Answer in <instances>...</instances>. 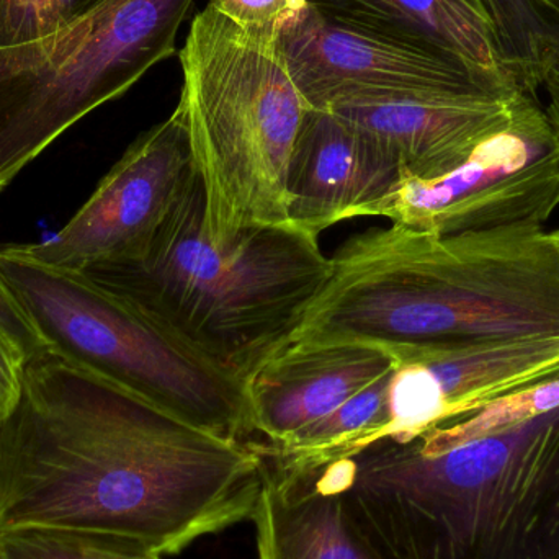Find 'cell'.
Here are the masks:
<instances>
[{
	"mask_svg": "<svg viewBox=\"0 0 559 559\" xmlns=\"http://www.w3.org/2000/svg\"><path fill=\"white\" fill-rule=\"evenodd\" d=\"M347 15L424 39L473 71L521 88L506 68L483 0H314Z\"/></svg>",
	"mask_w": 559,
	"mask_h": 559,
	"instance_id": "2e32d148",
	"label": "cell"
},
{
	"mask_svg": "<svg viewBox=\"0 0 559 559\" xmlns=\"http://www.w3.org/2000/svg\"><path fill=\"white\" fill-rule=\"evenodd\" d=\"M195 0H100L61 32L0 49V193L59 136L176 52Z\"/></svg>",
	"mask_w": 559,
	"mask_h": 559,
	"instance_id": "52a82bcc",
	"label": "cell"
},
{
	"mask_svg": "<svg viewBox=\"0 0 559 559\" xmlns=\"http://www.w3.org/2000/svg\"><path fill=\"white\" fill-rule=\"evenodd\" d=\"M316 476L383 559H559V409L445 450L381 439Z\"/></svg>",
	"mask_w": 559,
	"mask_h": 559,
	"instance_id": "3957f363",
	"label": "cell"
},
{
	"mask_svg": "<svg viewBox=\"0 0 559 559\" xmlns=\"http://www.w3.org/2000/svg\"><path fill=\"white\" fill-rule=\"evenodd\" d=\"M134 542L69 528L22 527L0 532V559H150Z\"/></svg>",
	"mask_w": 559,
	"mask_h": 559,
	"instance_id": "d6986e66",
	"label": "cell"
},
{
	"mask_svg": "<svg viewBox=\"0 0 559 559\" xmlns=\"http://www.w3.org/2000/svg\"><path fill=\"white\" fill-rule=\"evenodd\" d=\"M551 238H554L555 246H557L559 252V229H555V231L550 233Z\"/></svg>",
	"mask_w": 559,
	"mask_h": 559,
	"instance_id": "484cf974",
	"label": "cell"
},
{
	"mask_svg": "<svg viewBox=\"0 0 559 559\" xmlns=\"http://www.w3.org/2000/svg\"><path fill=\"white\" fill-rule=\"evenodd\" d=\"M195 176L177 111L144 131L52 238L16 248L51 267L85 271L141 254Z\"/></svg>",
	"mask_w": 559,
	"mask_h": 559,
	"instance_id": "30bf717a",
	"label": "cell"
},
{
	"mask_svg": "<svg viewBox=\"0 0 559 559\" xmlns=\"http://www.w3.org/2000/svg\"><path fill=\"white\" fill-rule=\"evenodd\" d=\"M559 409V377L548 378L540 383L512 391L478 413L460 419L449 420L413 437L423 449L445 450L479 437L501 432L534 417ZM411 440V439H409Z\"/></svg>",
	"mask_w": 559,
	"mask_h": 559,
	"instance_id": "ac0fdd59",
	"label": "cell"
},
{
	"mask_svg": "<svg viewBox=\"0 0 559 559\" xmlns=\"http://www.w3.org/2000/svg\"><path fill=\"white\" fill-rule=\"evenodd\" d=\"M522 94L390 98L324 111L373 138L396 160L403 180H433L462 166L489 134L504 127Z\"/></svg>",
	"mask_w": 559,
	"mask_h": 559,
	"instance_id": "4fadbf2b",
	"label": "cell"
},
{
	"mask_svg": "<svg viewBox=\"0 0 559 559\" xmlns=\"http://www.w3.org/2000/svg\"><path fill=\"white\" fill-rule=\"evenodd\" d=\"M258 443L197 429L45 350L0 423V532L69 528L173 557L252 521Z\"/></svg>",
	"mask_w": 559,
	"mask_h": 559,
	"instance_id": "6da1fadb",
	"label": "cell"
},
{
	"mask_svg": "<svg viewBox=\"0 0 559 559\" xmlns=\"http://www.w3.org/2000/svg\"><path fill=\"white\" fill-rule=\"evenodd\" d=\"M331 271L318 236L293 225L255 226L225 245L213 241L195 170L140 255L82 272L248 386L295 344Z\"/></svg>",
	"mask_w": 559,
	"mask_h": 559,
	"instance_id": "277c9868",
	"label": "cell"
},
{
	"mask_svg": "<svg viewBox=\"0 0 559 559\" xmlns=\"http://www.w3.org/2000/svg\"><path fill=\"white\" fill-rule=\"evenodd\" d=\"M559 209V144L538 95L522 94L504 127L433 180H403L361 218L436 235L544 228Z\"/></svg>",
	"mask_w": 559,
	"mask_h": 559,
	"instance_id": "ba28073f",
	"label": "cell"
},
{
	"mask_svg": "<svg viewBox=\"0 0 559 559\" xmlns=\"http://www.w3.org/2000/svg\"><path fill=\"white\" fill-rule=\"evenodd\" d=\"M150 559H163L159 555H151Z\"/></svg>",
	"mask_w": 559,
	"mask_h": 559,
	"instance_id": "4316f807",
	"label": "cell"
},
{
	"mask_svg": "<svg viewBox=\"0 0 559 559\" xmlns=\"http://www.w3.org/2000/svg\"><path fill=\"white\" fill-rule=\"evenodd\" d=\"M0 274L52 354L213 436L245 442L254 433L245 384L84 272L41 264L15 245L0 248Z\"/></svg>",
	"mask_w": 559,
	"mask_h": 559,
	"instance_id": "8992f818",
	"label": "cell"
},
{
	"mask_svg": "<svg viewBox=\"0 0 559 559\" xmlns=\"http://www.w3.org/2000/svg\"><path fill=\"white\" fill-rule=\"evenodd\" d=\"M306 3L308 0H210L209 5L238 25L262 28L282 25Z\"/></svg>",
	"mask_w": 559,
	"mask_h": 559,
	"instance_id": "44dd1931",
	"label": "cell"
},
{
	"mask_svg": "<svg viewBox=\"0 0 559 559\" xmlns=\"http://www.w3.org/2000/svg\"><path fill=\"white\" fill-rule=\"evenodd\" d=\"M265 466L252 515L259 559H383L348 514L337 489L311 472H285L267 460Z\"/></svg>",
	"mask_w": 559,
	"mask_h": 559,
	"instance_id": "9a60e30c",
	"label": "cell"
},
{
	"mask_svg": "<svg viewBox=\"0 0 559 559\" xmlns=\"http://www.w3.org/2000/svg\"><path fill=\"white\" fill-rule=\"evenodd\" d=\"M26 358L0 332V423L15 409L22 396Z\"/></svg>",
	"mask_w": 559,
	"mask_h": 559,
	"instance_id": "603a6c76",
	"label": "cell"
},
{
	"mask_svg": "<svg viewBox=\"0 0 559 559\" xmlns=\"http://www.w3.org/2000/svg\"><path fill=\"white\" fill-rule=\"evenodd\" d=\"M295 344L459 347L559 335V252L544 228L348 239Z\"/></svg>",
	"mask_w": 559,
	"mask_h": 559,
	"instance_id": "7a4b0ae2",
	"label": "cell"
},
{
	"mask_svg": "<svg viewBox=\"0 0 559 559\" xmlns=\"http://www.w3.org/2000/svg\"><path fill=\"white\" fill-rule=\"evenodd\" d=\"M0 332L25 355L26 361L48 350L28 316L16 301L0 274Z\"/></svg>",
	"mask_w": 559,
	"mask_h": 559,
	"instance_id": "7402d4cb",
	"label": "cell"
},
{
	"mask_svg": "<svg viewBox=\"0 0 559 559\" xmlns=\"http://www.w3.org/2000/svg\"><path fill=\"white\" fill-rule=\"evenodd\" d=\"M540 91L547 94L548 105L545 107V114L559 144V51L551 56L542 72L540 84H538V92Z\"/></svg>",
	"mask_w": 559,
	"mask_h": 559,
	"instance_id": "cb8c5ba5",
	"label": "cell"
},
{
	"mask_svg": "<svg viewBox=\"0 0 559 559\" xmlns=\"http://www.w3.org/2000/svg\"><path fill=\"white\" fill-rule=\"evenodd\" d=\"M499 51L518 87L538 95L542 72L559 51V19L540 0H483Z\"/></svg>",
	"mask_w": 559,
	"mask_h": 559,
	"instance_id": "e0dca14e",
	"label": "cell"
},
{
	"mask_svg": "<svg viewBox=\"0 0 559 559\" xmlns=\"http://www.w3.org/2000/svg\"><path fill=\"white\" fill-rule=\"evenodd\" d=\"M394 358L381 439L409 440L559 377V335L459 347L384 348ZM377 440V442H378Z\"/></svg>",
	"mask_w": 559,
	"mask_h": 559,
	"instance_id": "8fae6325",
	"label": "cell"
},
{
	"mask_svg": "<svg viewBox=\"0 0 559 559\" xmlns=\"http://www.w3.org/2000/svg\"><path fill=\"white\" fill-rule=\"evenodd\" d=\"M278 43L289 78L311 110L390 98L522 92L424 39L314 0L280 25Z\"/></svg>",
	"mask_w": 559,
	"mask_h": 559,
	"instance_id": "9c48e42d",
	"label": "cell"
},
{
	"mask_svg": "<svg viewBox=\"0 0 559 559\" xmlns=\"http://www.w3.org/2000/svg\"><path fill=\"white\" fill-rule=\"evenodd\" d=\"M393 367L390 352L374 345L293 344L246 386L254 432L271 445L285 442Z\"/></svg>",
	"mask_w": 559,
	"mask_h": 559,
	"instance_id": "5bb4252c",
	"label": "cell"
},
{
	"mask_svg": "<svg viewBox=\"0 0 559 559\" xmlns=\"http://www.w3.org/2000/svg\"><path fill=\"white\" fill-rule=\"evenodd\" d=\"M403 182L373 138L332 111L309 110L286 174L289 225L318 236L361 213Z\"/></svg>",
	"mask_w": 559,
	"mask_h": 559,
	"instance_id": "7c38bea8",
	"label": "cell"
},
{
	"mask_svg": "<svg viewBox=\"0 0 559 559\" xmlns=\"http://www.w3.org/2000/svg\"><path fill=\"white\" fill-rule=\"evenodd\" d=\"M540 2L547 5L559 19V0H540Z\"/></svg>",
	"mask_w": 559,
	"mask_h": 559,
	"instance_id": "d4e9b609",
	"label": "cell"
},
{
	"mask_svg": "<svg viewBox=\"0 0 559 559\" xmlns=\"http://www.w3.org/2000/svg\"><path fill=\"white\" fill-rule=\"evenodd\" d=\"M98 3L100 0H0V49L48 38Z\"/></svg>",
	"mask_w": 559,
	"mask_h": 559,
	"instance_id": "ffe728a7",
	"label": "cell"
},
{
	"mask_svg": "<svg viewBox=\"0 0 559 559\" xmlns=\"http://www.w3.org/2000/svg\"><path fill=\"white\" fill-rule=\"evenodd\" d=\"M278 26H242L206 5L180 49L176 111L205 193V225L225 245L289 225L286 174L309 105L289 78Z\"/></svg>",
	"mask_w": 559,
	"mask_h": 559,
	"instance_id": "5b68a950",
	"label": "cell"
}]
</instances>
